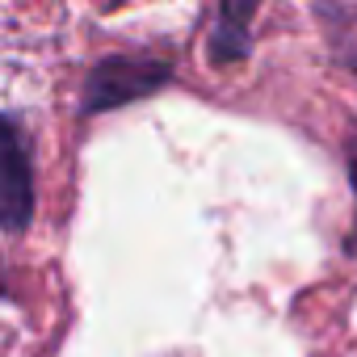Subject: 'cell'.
<instances>
[{
  "instance_id": "1",
  "label": "cell",
  "mask_w": 357,
  "mask_h": 357,
  "mask_svg": "<svg viewBox=\"0 0 357 357\" xmlns=\"http://www.w3.org/2000/svg\"><path fill=\"white\" fill-rule=\"evenodd\" d=\"M34 211V181H30V160L22 151V139L13 122L0 118V227L26 231Z\"/></svg>"
},
{
  "instance_id": "2",
  "label": "cell",
  "mask_w": 357,
  "mask_h": 357,
  "mask_svg": "<svg viewBox=\"0 0 357 357\" xmlns=\"http://www.w3.org/2000/svg\"><path fill=\"white\" fill-rule=\"evenodd\" d=\"M160 76H164V72H147V68H130V63H109V68H101L97 80H93V105H114V101H122V97H130V93H143V89H151Z\"/></svg>"
}]
</instances>
